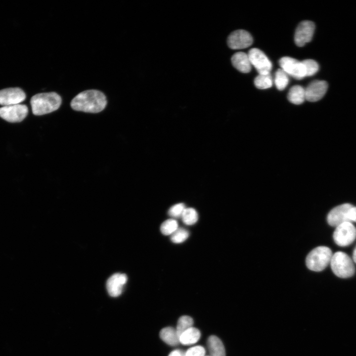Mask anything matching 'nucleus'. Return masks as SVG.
Here are the masks:
<instances>
[{"label":"nucleus","mask_w":356,"mask_h":356,"mask_svg":"<svg viewBox=\"0 0 356 356\" xmlns=\"http://www.w3.org/2000/svg\"><path fill=\"white\" fill-rule=\"evenodd\" d=\"M328 89L327 83L323 80H314L309 84L305 89L306 100L315 102L321 99Z\"/></svg>","instance_id":"ddd939ff"},{"label":"nucleus","mask_w":356,"mask_h":356,"mask_svg":"<svg viewBox=\"0 0 356 356\" xmlns=\"http://www.w3.org/2000/svg\"><path fill=\"white\" fill-rule=\"evenodd\" d=\"M353 206L349 203H345L332 209L327 215V221L328 224L337 227L345 222H351L348 218V214Z\"/></svg>","instance_id":"f8f14e48"},{"label":"nucleus","mask_w":356,"mask_h":356,"mask_svg":"<svg viewBox=\"0 0 356 356\" xmlns=\"http://www.w3.org/2000/svg\"><path fill=\"white\" fill-rule=\"evenodd\" d=\"M183 222L188 225L195 224L198 220L197 211L192 208H185L181 216Z\"/></svg>","instance_id":"412c9836"},{"label":"nucleus","mask_w":356,"mask_h":356,"mask_svg":"<svg viewBox=\"0 0 356 356\" xmlns=\"http://www.w3.org/2000/svg\"><path fill=\"white\" fill-rule=\"evenodd\" d=\"M332 255L331 249L328 247L318 246L312 250L307 255L306 266L311 270L322 271L330 263Z\"/></svg>","instance_id":"7ed1b4c3"},{"label":"nucleus","mask_w":356,"mask_h":356,"mask_svg":"<svg viewBox=\"0 0 356 356\" xmlns=\"http://www.w3.org/2000/svg\"><path fill=\"white\" fill-rule=\"evenodd\" d=\"M193 324V319L189 316H180L177 323L176 330L179 337L184 331L192 327Z\"/></svg>","instance_id":"5701e85b"},{"label":"nucleus","mask_w":356,"mask_h":356,"mask_svg":"<svg viewBox=\"0 0 356 356\" xmlns=\"http://www.w3.org/2000/svg\"><path fill=\"white\" fill-rule=\"evenodd\" d=\"M353 259L354 261L356 263V246L353 251Z\"/></svg>","instance_id":"7c9ffc66"},{"label":"nucleus","mask_w":356,"mask_h":356,"mask_svg":"<svg viewBox=\"0 0 356 356\" xmlns=\"http://www.w3.org/2000/svg\"><path fill=\"white\" fill-rule=\"evenodd\" d=\"M186 356H205V350L201 346L191 347L185 352Z\"/></svg>","instance_id":"cd10ccee"},{"label":"nucleus","mask_w":356,"mask_h":356,"mask_svg":"<svg viewBox=\"0 0 356 356\" xmlns=\"http://www.w3.org/2000/svg\"><path fill=\"white\" fill-rule=\"evenodd\" d=\"M33 113L42 115L57 110L61 103V98L54 92L40 93L33 96L30 100Z\"/></svg>","instance_id":"f03ea898"},{"label":"nucleus","mask_w":356,"mask_h":356,"mask_svg":"<svg viewBox=\"0 0 356 356\" xmlns=\"http://www.w3.org/2000/svg\"><path fill=\"white\" fill-rule=\"evenodd\" d=\"M274 82L278 90H283L289 83L288 74L282 69H278L275 74Z\"/></svg>","instance_id":"4be33fe9"},{"label":"nucleus","mask_w":356,"mask_h":356,"mask_svg":"<svg viewBox=\"0 0 356 356\" xmlns=\"http://www.w3.org/2000/svg\"><path fill=\"white\" fill-rule=\"evenodd\" d=\"M287 98L291 103L296 105L303 103L306 100L305 89L299 85L292 87L288 93Z\"/></svg>","instance_id":"a211bd4d"},{"label":"nucleus","mask_w":356,"mask_h":356,"mask_svg":"<svg viewBox=\"0 0 356 356\" xmlns=\"http://www.w3.org/2000/svg\"><path fill=\"white\" fill-rule=\"evenodd\" d=\"M168 356H186L185 352L181 350H175L170 353Z\"/></svg>","instance_id":"c756f323"},{"label":"nucleus","mask_w":356,"mask_h":356,"mask_svg":"<svg viewBox=\"0 0 356 356\" xmlns=\"http://www.w3.org/2000/svg\"><path fill=\"white\" fill-rule=\"evenodd\" d=\"M207 346L210 356H225L223 343L218 337L210 336L207 340Z\"/></svg>","instance_id":"dca6fc26"},{"label":"nucleus","mask_w":356,"mask_h":356,"mask_svg":"<svg viewBox=\"0 0 356 356\" xmlns=\"http://www.w3.org/2000/svg\"><path fill=\"white\" fill-rule=\"evenodd\" d=\"M160 338L166 344L175 346L180 343L179 337L176 329L172 327H167L161 329L159 333Z\"/></svg>","instance_id":"f3484780"},{"label":"nucleus","mask_w":356,"mask_h":356,"mask_svg":"<svg viewBox=\"0 0 356 356\" xmlns=\"http://www.w3.org/2000/svg\"><path fill=\"white\" fill-rule=\"evenodd\" d=\"M200 331L194 327H191L184 331L179 336V342L184 345H190L196 343L200 338Z\"/></svg>","instance_id":"6ab92c4d"},{"label":"nucleus","mask_w":356,"mask_h":356,"mask_svg":"<svg viewBox=\"0 0 356 356\" xmlns=\"http://www.w3.org/2000/svg\"><path fill=\"white\" fill-rule=\"evenodd\" d=\"M279 64L282 70L296 79L301 80L306 77L304 64L295 58L283 57L279 59Z\"/></svg>","instance_id":"6e6552de"},{"label":"nucleus","mask_w":356,"mask_h":356,"mask_svg":"<svg viewBox=\"0 0 356 356\" xmlns=\"http://www.w3.org/2000/svg\"><path fill=\"white\" fill-rule=\"evenodd\" d=\"M253 42L251 35L244 30H237L232 32L227 40L228 46L233 49L247 48L252 44Z\"/></svg>","instance_id":"9d476101"},{"label":"nucleus","mask_w":356,"mask_h":356,"mask_svg":"<svg viewBox=\"0 0 356 356\" xmlns=\"http://www.w3.org/2000/svg\"><path fill=\"white\" fill-rule=\"evenodd\" d=\"M178 228L177 221L175 219H170L164 221L162 223L160 230L165 235H171Z\"/></svg>","instance_id":"b1692460"},{"label":"nucleus","mask_w":356,"mask_h":356,"mask_svg":"<svg viewBox=\"0 0 356 356\" xmlns=\"http://www.w3.org/2000/svg\"><path fill=\"white\" fill-rule=\"evenodd\" d=\"M330 266L333 273L340 278H348L355 272V267L351 258L345 253L337 252L334 253L330 261Z\"/></svg>","instance_id":"20e7f679"},{"label":"nucleus","mask_w":356,"mask_h":356,"mask_svg":"<svg viewBox=\"0 0 356 356\" xmlns=\"http://www.w3.org/2000/svg\"><path fill=\"white\" fill-rule=\"evenodd\" d=\"M189 232L183 228H178L171 236V241L175 243L184 242L189 236Z\"/></svg>","instance_id":"393cba45"},{"label":"nucleus","mask_w":356,"mask_h":356,"mask_svg":"<svg viewBox=\"0 0 356 356\" xmlns=\"http://www.w3.org/2000/svg\"><path fill=\"white\" fill-rule=\"evenodd\" d=\"M185 207L184 204L179 203L172 206L169 210V215L174 218L181 217Z\"/></svg>","instance_id":"bb28decb"},{"label":"nucleus","mask_w":356,"mask_h":356,"mask_svg":"<svg viewBox=\"0 0 356 356\" xmlns=\"http://www.w3.org/2000/svg\"><path fill=\"white\" fill-rule=\"evenodd\" d=\"M255 87L261 89L270 88L272 85V77L270 74H259L254 79Z\"/></svg>","instance_id":"aec40b11"},{"label":"nucleus","mask_w":356,"mask_h":356,"mask_svg":"<svg viewBox=\"0 0 356 356\" xmlns=\"http://www.w3.org/2000/svg\"><path fill=\"white\" fill-rule=\"evenodd\" d=\"M348 218L351 222H356V207L353 206L350 209L348 214Z\"/></svg>","instance_id":"c85d7f7f"},{"label":"nucleus","mask_w":356,"mask_h":356,"mask_svg":"<svg viewBox=\"0 0 356 356\" xmlns=\"http://www.w3.org/2000/svg\"><path fill=\"white\" fill-rule=\"evenodd\" d=\"M314 30L315 24L313 22L305 20L300 22L295 33L294 41L296 44L302 47L310 42L312 39Z\"/></svg>","instance_id":"1a4fd4ad"},{"label":"nucleus","mask_w":356,"mask_h":356,"mask_svg":"<svg viewBox=\"0 0 356 356\" xmlns=\"http://www.w3.org/2000/svg\"><path fill=\"white\" fill-rule=\"evenodd\" d=\"M333 237L338 245L342 247L348 246L356 238V228L351 222H345L336 227Z\"/></svg>","instance_id":"39448f33"},{"label":"nucleus","mask_w":356,"mask_h":356,"mask_svg":"<svg viewBox=\"0 0 356 356\" xmlns=\"http://www.w3.org/2000/svg\"><path fill=\"white\" fill-rule=\"evenodd\" d=\"M107 100L101 91L89 89L77 94L71 101V106L75 110L88 113H98L105 107Z\"/></svg>","instance_id":"f257e3e1"},{"label":"nucleus","mask_w":356,"mask_h":356,"mask_svg":"<svg viewBox=\"0 0 356 356\" xmlns=\"http://www.w3.org/2000/svg\"><path fill=\"white\" fill-rule=\"evenodd\" d=\"M127 281V276L124 273L113 274L107 280L106 288L112 297H118L122 292L123 287Z\"/></svg>","instance_id":"4468645a"},{"label":"nucleus","mask_w":356,"mask_h":356,"mask_svg":"<svg viewBox=\"0 0 356 356\" xmlns=\"http://www.w3.org/2000/svg\"><path fill=\"white\" fill-rule=\"evenodd\" d=\"M233 66L239 71L247 73L251 70V64L248 54L243 52L234 53L231 59Z\"/></svg>","instance_id":"2eb2a0df"},{"label":"nucleus","mask_w":356,"mask_h":356,"mask_svg":"<svg viewBox=\"0 0 356 356\" xmlns=\"http://www.w3.org/2000/svg\"><path fill=\"white\" fill-rule=\"evenodd\" d=\"M304 65L306 71V77L314 75L319 70V65L314 60L305 59L302 61Z\"/></svg>","instance_id":"a878e982"},{"label":"nucleus","mask_w":356,"mask_h":356,"mask_svg":"<svg viewBox=\"0 0 356 356\" xmlns=\"http://www.w3.org/2000/svg\"><path fill=\"white\" fill-rule=\"evenodd\" d=\"M251 65H253L259 74L270 73L272 64L266 55L260 49L253 48L248 54Z\"/></svg>","instance_id":"423d86ee"},{"label":"nucleus","mask_w":356,"mask_h":356,"mask_svg":"<svg viewBox=\"0 0 356 356\" xmlns=\"http://www.w3.org/2000/svg\"><path fill=\"white\" fill-rule=\"evenodd\" d=\"M28 113V107L24 104H18L0 108V117L11 123L20 122L23 121L27 116Z\"/></svg>","instance_id":"0eeeda50"},{"label":"nucleus","mask_w":356,"mask_h":356,"mask_svg":"<svg viewBox=\"0 0 356 356\" xmlns=\"http://www.w3.org/2000/svg\"><path fill=\"white\" fill-rule=\"evenodd\" d=\"M25 98V93L20 88H9L0 90V105L3 106L20 104Z\"/></svg>","instance_id":"9b49d317"}]
</instances>
